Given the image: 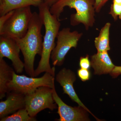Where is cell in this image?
Here are the masks:
<instances>
[{"instance_id": "obj_14", "label": "cell", "mask_w": 121, "mask_h": 121, "mask_svg": "<svg viewBox=\"0 0 121 121\" xmlns=\"http://www.w3.org/2000/svg\"><path fill=\"white\" fill-rule=\"evenodd\" d=\"M14 72L4 58H0V99L5 97L8 93V84L12 79Z\"/></svg>"}, {"instance_id": "obj_15", "label": "cell", "mask_w": 121, "mask_h": 121, "mask_svg": "<svg viewBox=\"0 0 121 121\" xmlns=\"http://www.w3.org/2000/svg\"><path fill=\"white\" fill-rule=\"evenodd\" d=\"M111 24L106 23L100 30L99 35L95 38L94 43L97 52H108L110 49V30Z\"/></svg>"}, {"instance_id": "obj_3", "label": "cell", "mask_w": 121, "mask_h": 121, "mask_svg": "<svg viewBox=\"0 0 121 121\" xmlns=\"http://www.w3.org/2000/svg\"><path fill=\"white\" fill-rule=\"evenodd\" d=\"M95 0H59L50 7V12L59 19L65 7L73 9L76 12L71 15V25L82 24L88 30L95 23Z\"/></svg>"}, {"instance_id": "obj_21", "label": "cell", "mask_w": 121, "mask_h": 121, "mask_svg": "<svg viewBox=\"0 0 121 121\" xmlns=\"http://www.w3.org/2000/svg\"><path fill=\"white\" fill-rule=\"evenodd\" d=\"M14 11V10L11 11L4 15L0 16V29L2 28V27L5 23V22H7L8 20L11 16V15H12Z\"/></svg>"}, {"instance_id": "obj_1", "label": "cell", "mask_w": 121, "mask_h": 121, "mask_svg": "<svg viewBox=\"0 0 121 121\" xmlns=\"http://www.w3.org/2000/svg\"><path fill=\"white\" fill-rule=\"evenodd\" d=\"M38 8L39 14L45 27V33L41 59L38 67L35 70L34 77H37L43 72H48L55 76V66L51 67L50 60L52 52L56 45L55 41L59 32L60 23L59 19L51 13L50 7L45 3L43 2Z\"/></svg>"}, {"instance_id": "obj_10", "label": "cell", "mask_w": 121, "mask_h": 121, "mask_svg": "<svg viewBox=\"0 0 121 121\" xmlns=\"http://www.w3.org/2000/svg\"><path fill=\"white\" fill-rule=\"evenodd\" d=\"M56 80L60 84L62 87L64 94H66L73 101L78 103L79 106H81L94 117L98 121H101L96 117L83 104L74 89L73 84L76 80L75 74L69 69L63 68L56 74Z\"/></svg>"}, {"instance_id": "obj_23", "label": "cell", "mask_w": 121, "mask_h": 121, "mask_svg": "<svg viewBox=\"0 0 121 121\" xmlns=\"http://www.w3.org/2000/svg\"><path fill=\"white\" fill-rule=\"evenodd\" d=\"M43 2L48 5V7H51L54 4L58 2L59 0H43Z\"/></svg>"}, {"instance_id": "obj_8", "label": "cell", "mask_w": 121, "mask_h": 121, "mask_svg": "<svg viewBox=\"0 0 121 121\" xmlns=\"http://www.w3.org/2000/svg\"><path fill=\"white\" fill-rule=\"evenodd\" d=\"M53 98L58 106L57 113L60 118L58 121H90L88 112L84 108L80 106L72 107L65 104L59 97L56 90L55 86L53 87Z\"/></svg>"}, {"instance_id": "obj_4", "label": "cell", "mask_w": 121, "mask_h": 121, "mask_svg": "<svg viewBox=\"0 0 121 121\" xmlns=\"http://www.w3.org/2000/svg\"><path fill=\"white\" fill-rule=\"evenodd\" d=\"M31 6L14 10L12 15L0 29V35L14 39H21L27 33L33 13Z\"/></svg>"}, {"instance_id": "obj_5", "label": "cell", "mask_w": 121, "mask_h": 121, "mask_svg": "<svg viewBox=\"0 0 121 121\" xmlns=\"http://www.w3.org/2000/svg\"><path fill=\"white\" fill-rule=\"evenodd\" d=\"M55 86V76L50 73L45 72L42 77L36 78L19 75L14 72L12 79L8 84V92L16 91L26 95L34 92L39 87L53 88Z\"/></svg>"}, {"instance_id": "obj_12", "label": "cell", "mask_w": 121, "mask_h": 121, "mask_svg": "<svg viewBox=\"0 0 121 121\" xmlns=\"http://www.w3.org/2000/svg\"><path fill=\"white\" fill-rule=\"evenodd\" d=\"M91 66L95 74H110L114 68V65L108 52H97L91 57Z\"/></svg>"}, {"instance_id": "obj_19", "label": "cell", "mask_w": 121, "mask_h": 121, "mask_svg": "<svg viewBox=\"0 0 121 121\" xmlns=\"http://www.w3.org/2000/svg\"><path fill=\"white\" fill-rule=\"evenodd\" d=\"M79 66L80 68L89 69L91 66V61L89 59V56L87 55L86 56H82L79 60Z\"/></svg>"}, {"instance_id": "obj_20", "label": "cell", "mask_w": 121, "mask_h": 121, "mask_svg": "<svg viewBox=\"0 0 121 121\" xmlns=\"http://www.w3.org/2000/svg\"><path fill=\"white\" fill-rule=\"evenodd\" d=\"M109 0H95V9L96 13L99 12L103 7Z\"/></svg>"}, {"instance_id": "obj_7", "label": "cell", "mask_w": 121, "mask_h": 121, "mask_svg": "<svg viewBox=\"0 0 121 121\" xmlns=\"http://www.w3.org/2000/svg\"><path fill=\"white\" fill-rule=\"evenodd\" d=\"M82 35V33L77 31H71L69 28L59 31L56 37V45L51 55L54 66H60L63 64L67 54L72 48H76Z\"/></svg>"}, {"instance_id": "obj_9", "label": "cell", "mask_w": 121, "mask_h": 121, "mask_svg": "<svg viewBox=\"0 0 121 121\" xmlns=\"http://www.w3.org/2000/svg\"><path fill=\"white\" fill-rule=\"evenodd\" d=\"M0 36V58H7L11 60L15 71L21 73L25 65L20 58L19 47L13 38Z\"/></svg>"}, {"instance_id": "obj_22", "label": "cell", "mask_w": 121, "mask_h": 121, "mask_svg": "<svg viewBox=\"0 0 121 121\" xmlns=\"http://www.w3.org/2000/svg\"><path fill=\"white\" fill-rule=\"evenodd\" d=\"M110 74L113 78H116L121 75V66H115Z\"/></svg>"}, {"instance_id": "obj_13", "label": "cell", "mask_w": 121, "mask_h": 121, "mask_svg": "<svg viewBox=\"0 0 121 121\" xmlns=\"http://www.w3.org/2000/svg\"><path fill=\"white\" fill-rule=\"evenodd\" d=\"M43 2V0H0V16L23 7H39Z\"/></svg>"}, {"instance_id": "obj_16", "label": "cell", "mask_w": 121, "mask_h": 121, "mask_svg": "<svg viewBox=\"0 0 121 121\" xmlns=\"http://www.w3.org/2000/svg\"><path fill=\"white\" fill-rule=\"evenodd\" d=\"M35 118L30 117L26 108L20 109L10 115L1 118L0 121H36Z\"/></svg>"}, {"instance_id": "obj_18", "label": "cell", "mask_w": 121, "mask_h": 121, "mask_svg": "<svg viewBox=\"0 0 121 121\" xmlns=\"http://www.w3.org/2000/svg\"><path fill=\"white\" fill-rule=\"evenodd\" d=\"M78 76L83 82L89 80L90 78V72L87 69L80 68L78 71Z\"/></svg>"}, {"instance_id": "obj_11", "label": "cell", "mask_w": 121, "mask_h": 121, "mask_svg": "<svg viewBox=\"0 0 121 121\" xmlns=\"http://www.w3.org/2000/svg\"><path fill=\"white\" fill-rule=\"evenodd\" d=\"M6 99L0 102V118L25 108V95L16 91L7 93Z\"/></svg>"}, {"instance_id": "obj_6", "label": "cell", "mask_w": 121, "mask_h": 121, "mask_svg": "<svg viewBox=\"0 0 121 121\" xmlns=\"http://www.w3.org/2000/svg\"><path fill=\"white\" fill-rule=\"evenodd\" d=\"M52 93V88L43 86L25 95V108L30 117H35L38 113L45 109L53 111L58 108Z\"/></svg>"}, {"instance_id": "obj_2", "label": "cell", "mask_w": 121, "mask_h": 121, "mask_svg": "<svg viewBox=\"0 0 121 121\" xmlns=\"http://www.w3.org/2000/svg\"><path fill=\"white\" fill-rule=\"evenodd\" d=\"M43 25L39 13L35 12L30 21L26 35L21 39H15L24 57V69L30 77H34V63L37 55L41 56L43 41L41 31Z\"/></svg>"}, {"instance_id": "obj_17", "label": "cell", "mask_w": 121, "mask_h": 121, "mask_svg": "<svg viewBox=\"0 0 121 121\" xmlns=\"http://www.w3.org/2000/svg\"><path fill=\"white\" fill-rule=\"evenodd\" d=\"M109 14L114 21L121 20V0H113Z\"/></svg>"}]
</instances>
